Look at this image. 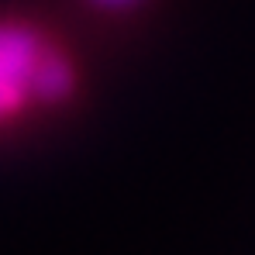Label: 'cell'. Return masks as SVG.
<instances>
[{
    "label": "cell",
    "instance_id": "3957f363",
    "mask_svg": "<svg viewBox=\"0 0 255 255\" xmlns=\"http://www.w3.org/2000/svg\"><path fill=\"white\" fill-rule=\"evenodd\" d=\"M86 7L100 10V14H131L138 7H145L148 0H83Z\"/></svg>",
    "mask_w": 255,
    "mask_h": 255
},
{
    "label": "cell",
    "instance_id": "6da1fadb",
    "mask_svg": "<svg viewBox=\"0 0 255 255\" xmlns=\"http://www.w3.org/2000/svg\"><path fill=\"white\" fill-rule=\"evenodd\" d=\"M52 42L42 24L0 14V131L17 125L28 111H38L35 83Z\"/></svg>",
    "mask_w": 255,
    "mask_h": 255
},
{
    "label": "cell",
    "instance_id": "7a4b0ae2",
    "mask_svg": "<svg viewBox=\"0 0 255 255\" xmlns=\"http://www.w3.org/2000/svg\"><path fill=\"white\" fill-rule=\"evenodd\" d=\"M76 90H80V66L73 52L62 42H52L38 66V83H35L38 107H62L76 97Z\"/></svg>",
    "mask_w": 255,
    "mask_h": 255
}]
</instances>
